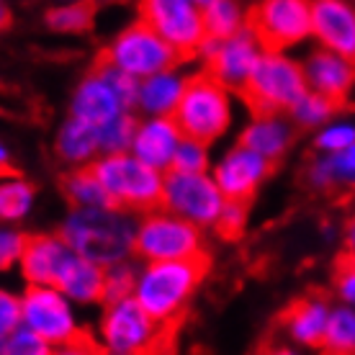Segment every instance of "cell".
Masks as SVG:
<instances>
[{"mask_svg":"<svg viewBox=\"0 0 355 355\" xmlns=\"http://www.w3.org/2000/svg\"><path fill=\"white\" fill-rule=\"evenodd\" d=\"M137 219L116 206L108 209H70L60 224L62 237L75 255L101 268L134 260Z\"/></svg>","mask_w":355,"mask_h":355,"instance_id":"cell-1","label":"cell"},{"mask_svg":"<svg viewBox=\"0 0 355 355\" xmlns=\"http://www.w3.org/2000/svg\"><path fill=\"white\" fill-rule=\"evenodd\" d=\"M209 263L198 260H175V263H139L134 302L162 327H173L204 281Z\"/></svg>","mask_w":355,"mask_h":355,"instance_id":"cell-2","label":"cell"},{"mask_svg":"<svg viewBox=\"0 0 355 355\" xmlns=\"http://www.w3.org/2000/svg\"><path fill=\"white\" fill-rule=\"evenodd\" d=\"M237 98L230 88L216 83L209 72L198 70L188 78L186 93L175 111V124L183 137L204 144H216L234 126Z\"/></svg>","mask_w":355,"mask_h":355,"instance_id":"cell-3","label":"cell"},{"mask_svg":"<svg viewBox=\"0 0 355 355\" xmlns=\"http://www.w3.org/2000/svg\"><path fill=\"white\" fill-rule=\"evenodd\" d=\"M90 170L98 178V183L103 186L111 206H116V209L129 211L134 216L160 209L165 175L142 165L129 152L98 157L90 165Z\"/></svg>","mask_w":355,"mask_h":355,"instance_id":"cell-4","label":"cell"},{"mask_svg":"<svg viewBox=\"0 0 355 355\" xmlns=\"http://www.w3.org/2000/svg\"><path fill=\"white\" fill-rule=\"evenodd\" d=\"M96 340L103 355H160L168 343V327L157 324L134 299H124L103 304Z\"/></svg>","mask_w":355,"mask_h":355,"instance_id":"cell-5","label":"cell"},{"mask_svg":"<svg viewBox=\"0 0 355 355\" xmlns=\"http://www.w3.org/2000/svg\"><path fill=\"white\" fill-rule=\"evenodd\" d=\"M306 90L302 60L288 52L266 49L242 90V98L250 114H288Z\"/></svg>","mask_w":355,"mask_h":355,"instance_id":"cell-6","label":"cell"},{"mask_svg":"<svg viewBox=\"0 0 355 355\" xmlns=\"http://www.w3.org/2000/svg\"><path fill=\"white\" fill-rule=\"evenodd\" d=\"M134 258L142 263H175L206 258L204 232L178 219L165 209L147 211L137 219Z\"/></svg>","mask_w":355,"mask_h":355,"instance_id":"cell-7","label":"cell"},{"mask_svg":"<svg viewBox=\"0 0 355 355\" xmlns=\"http://www.w3.org/2000/svg\"><path fill=\"white\" fill-rule=\"evenodd\" d=\"M101 62L142 83L157 72L178 67L183 60L168 42H162V36L150 24L137 18L126 24L119 34H114L101 54Z\"/></svg>","mask_w":355,"mask_h":355,"instance_id":"cell-8","label":"cell"},{"mask_svg":"<svg viewBox=\"0 0 355 355\" xmlns=\"http://www.w3.org/2000/svg\"><path fill=\"white\" fill-rule=\"evenodd\" d=\"M21 324L52 347L88 332L78 306L57 286H26L21 291Z\"/></svg>","mask_w":355,"mask_h":355,"instance_id":"cell-9","label":"cell"},{"mask_svg":"<svg viewBox=\"0 0 355 355\" xmlns=\"http://www.w3.org/2000/svg\"><path fill=\"white\" fill-rule=\"evenodd\" d=\"M227 198L214 183L211 173L188 175V173H165L160 209L175 214L178 219L193 224L198 230H214L222 216Z\"/></svg>","mask_w":355,"mask_h":355,"instance_id":"cell-10","label":"cell"},{"mask_svg":"<svg viewBox=\"0 0 355 355\" xmlns=\"http://www.w3.org/2000/svg\"><path fill=\"white\" fill-rule=\"evenodd\" d=\"M263 52L266 49L260 44L258 34L250 26H245L242 31H237L230 39H222V42L204 39V44L196 52V60L201 62V70L209 72L224 88H230L232 93H242Z\"/></svg>","mask_w":355,"mask_h":355,"instance_id":"cell-11","label":"cell"},{"mask_svg":"<svg viewBox=\"0 0 355 355\" xmlns=\"http://www.w3.org/2000/svg\"><path fill=\"white\" fill-rule=\"evenodd\" d=\"M250 28L263 49L291 52L311 39V3L306 0H263L250 6Z\"/></svg>","mask_w":355,"mask_h":355,"instance_id":"cell-12","label":"cell"},{"mask_svg":"<svg viewBox=\"0 0 355 355\" xmlns=\"http://www.w3.org/2000/svg\"><path fill=\"white\" fill-rule=\"evenodd\" d=\"M139 18L175 49L180 60L196 57L206 39L201 3L196 0H144L139 6Z\"/></svg>","mask_w":355,"mask_h":355,"instance_id":"cell-13","label":"cell"},{"mask_svg":"<svg viewBox=\"0 0 355 355\" xmlns=\"http://www.w3.org/2000/svg\"><path fill=\"white\" fill-rule=\"evenodd\" d=\"M270 173H273V162L242 147L240 142L227 147L211 165L214 183L219 186L224 198L234 204H248L270 178Z\"/></svg>","mask_w":355,"mask_h":355,"instance_id":"cell-14","label":"cell"},{"mask_svg":"<svg viewBox=\"0 0 355 355\" xmlns=\"http://www.w3.org/2000/svg\"><path fill=\"white\" fill-rule=\"evenodd\" d=\"M124 114H134V111L126 106L121 96L114 90V85L108 83L101 64H96L93 70L85 72L80 83L75 85V90H72L70 116L83 121V124H90L98 129V126L108 124V121H114V119Z\"/></svg>","mask_w":355,"mask_h":355,"instance_id":"cell-15","label":"cell"},{"mask_svg":"<svg viewBox=\"0 0 355 355\" xmlns=\"http://www.w3.org/2000/svg\"><path fill=\"white\" fill-rule=\"evenodd\" d=\"M311 39L320 49L335 52L355 62V3L314 0L311 3Z\"/></svg>","mask_w":355,"mask_h":355,"instance_id":"cell-16","label":"cell"},{"mask_svg":"<svg viewBox=\"0 0 355 355\" xmlns=\"http://www.w3.org/2000/svg\"><path fill=\"white\" fill-rule=\"evenodd\" d=\"M304 78H306V88L317 96L329 98L332 103L340 108L345 106L355 88V62L345 60L335 52L314 46L306 57L302 60Z\"/></svg>","mask_w":355,"mask_h":355,"instance_id":"cell-17","label":"cell"},{"mask_svg":"<svg viewBox=\"0 0 355 355\" xmlns=\"http://www.w3.org/2000/svg\"><path fill=\"white\" fill-rule=\"evenodd\" d=\"M70 245L60 237V232H42L28 234L18 270L24 275L26 286H57L62 270L72 260Z\"/></svg>","mask_w":355,"mask_h":355,"instance_id":"cell-18","label":"cell"},{"mask_svg":"<svg viewBox=\"0 0 355 355\" xmlns=\"http://www.w3.org/2000/svg\"><path fill=\"white\" fill-rule=\"evenodd\" d=\"M332 314V304L327 296L322 293H306L284 311L281 317V327L284 335L288 338L293 347L299 350H322L324 343V332H327V322Z\"/></svg>","mask_w":355,"mask_h":355,"instance_id":"cell-19","label":"cell"},{"mask_svg":"<svg viewBox=\"0 0 355 355\" xmlns=\"http://www.w3.org/2000/svg\"><path fill=\"white\" fill-rule=\"evenodd\" d=\"M180 142H183V132L178 129L175 119H144L142 116L137 119L129 155L165 175L173 168V157Z\"/></svg>","mask_w":355,"mask_h":355,"instance_id":"cell-20","label":"cell"},{"mask_svg":"<svg viewBox=\"0 0 355 355\" xmlns=\"http://www.w3.org/2000/svg\"><path fill=\"white\" fill-rule=\"evenodd\" d=\"M237 142L268 162H278L293 144L291 119L286 114H250Z\"/></svg>","mask_w":355,"mask_h":355,"instance_id":"cell-21","label":"cell"},{"mask_svg":"<svg viewBox=\"0 0 355 355\" xmlns=\"http://www.w3.org/2000/svg\"><path fill=\"white\" fill-rule=\"evenodd\" d=\"M188 78L191 75L178 64L142 80L134 111H139L144 119H173L180 106V98L186 93Z\"/></svg>","mask_w":355,"mask_h":355,"instance_id":"cell-22","label":"cell"},{"mask_svg":"<svg viewBox=\"0 0 355 355\" xmlns=\"http://www.w3.org/2000/svg\"><path fill=\"white\" fill-rule=\"evenodd\" d=\"M57 288L70 299L75 306H96L103 304L106 293V268L96 266L90 260L72 255L67 268L62 270Z\"/></svg>","mask_w":355,"mask_h":355,"instance_id":"cell-23","label":"cell"},{"mask_svg":"<svg viewBox=\"0 0 355 355\" xmlns=\"http://www.w3.org/2000/svg\"><path fill=\"white\" fill-rule=\"evenodd\" d=\"M54 152L62 165L70 170H85L101 157L98 150V134L96 126L83 124L78 119L67 116L54 137Z\"/></svg>","mask_w":355,"mask_h":355,"instance_id":"cell-24","label":"cell"},{"mask_svg":"<svg viewBox=\"0 0 355 355\" xmlns=\"http://www.w3.org/2000/svg\"><path fill=\"white\" fill-rule=\"evenodd\" d=\"M36 206V186L18 173H0V224L16 227L31 216Z\"/></svg>","mask_w":355,"mask_h":355,"instance_id":"cell-25","label":"cell"},{"mask_svg":"<svg viewBox=\"0 0 355 355\" xmlns=\"http://www.w3.org/2000/svg\"><path fill=\"white\" fill-rule=\"evenodd\" d=\"M306 183L317 191L355 188V144L340 155H317L306 168Z\"/></svg>","mask_w":355,"mask_h":355,"instance_id":"cell-26","label":"cell"},{"mask_svg":"<svg viewBox=\"0 0 355 355\" xmlns=\"http://www.w3.org/2000/svg\"><path fill=\"white\" fill-rule=\"evenodd\" d=\"M206 39H230L245 26H250V6L237 0H201Z\"/></svg>","mask_w":355,"mask_h":355,"instance_id":"cell-27","label":"cell"},{"mask_svg":"<svg viewBox=\"0 0 355 355\" xmlns=\"http://www.w3.org/2000/svg\"><path fill=\"white\" fill-rule=\"evenodd\" d=\"M62 193L70 209H108L111 206L106 191L90 168L70 170L62 180Z\"/></svg>","mask_w":355,"mask_h":355,"instance_id":"cell-28","label":"cell"},{"mask_svg":"<svg viewBox=\"0 0 355 355\" xmlns=\"http://www.w3.org/2000/svg\"><path fill=\"white\" fill-rule=\"evenodd\" d=\"M324 355H355V309L332 304V314L327 322L324 343H322Z\"/></svg>","mask_w":355,"mask_h":355,"instance_id":"cell-29","label":"cell"},{"mask_svg":"<svg viewBox=\"0 0 355 355\" xmlns=\"http://www.w3.org/2000/svg\"><path fill=\"white\" fill-rule=\"evenodd\" d=\"M338 114H340L338 103H332L329 98L317 96V93L306 90V93L296 101V106L288 111V119H291L293 126H302V129H314V132H320L322 126H327L329 121H335V116H338Z\"/></svg>","mask_w":355,"mask_h":355,"instance_id":"cell-30","label":"cell"},{"mask_svg":"<svg viewBox=\"0 0 355 355\" xmlns=\"http://www.w3.org/2000/svg\"><path fill=\"white\" fill-rule=\"evenodd\" d=\"M96 8L88 3H60L44 13V24L54 34H85L93 26Z\"/></svg>","mask_w":355,"mask_h":355,"instance_id":"cell-31","label":"cell"},{"mask_svg":"<svg viewBox=\"0 0 355 355\" xmlns=\"http://www.w3.org/2000/svg\"><path fill=\"white\" fill-rule=\"evenodd\" d=\"M134 129H137V116L124 114L108 121V124L98 126V150H101V157L106 155H126L132 150V139H134Z\"/></svg>","mask_w":355,"mask_h":355,"instance_id":"cell-32","label":"cell"},{"mask_svg":"<svg viewBox=\"0 0 355 355\" xmlns=\"http://www.w3.org/2000/svg\"><path fill=\"white\" fill-rule=\"evenodd\" d=\"M211 165H214L211 147L183 137V142L178 144V152L175 157H173V168L170 170L188 173V175H204V173H211Z\"/></svg>","mask_w":355,"mask_h":355,"instance_id":"cell-33","label":"cell"},{"mask_svg":"<svg viewBox=\"0 0 355 355\" xmlns=\"http://www.w3.org/2000/svg\"><path fill=\"white\" fill-rule=\"evenodd\" d=\"M353 144H355V121H350V119H335V121H329L327 126H322L320 132L314 134V150L320 152V155H324V157L340 155V152H345Z\"/></svg>","mask_w":355,"mask_h":355,"instance_id":"cell-34","label":"cell"},{"mask_svg":"<svg viewBox=\"0 0 355 355\" xmlns=\"http://www.w3.org/2000/svg\"><path fill=\"white\" fill-rule=\"evenodd\" d=\"M137 268H139V263H134V260H126V263L106 268V293H103V304L132 299L134 284H137Z\"/></svg>","mask_w":355,"mask_h":355,"instance_id":"cell-35","label":"cell"},{"mask_svg":"<svg viewBox=\"0 0 355 355\" xmlns=\"http://www.w3.org/2000/svg\"><path fill=\"white\" fill-rule=\"evenodd\" d=\"M21 327V293L0 286V345Z\"/></svg>","mask_w":355,"mask_h":355,"instance_id":"cell-36","label":"cell"},{"mask_svg":"<svg viewBox=\"0 0 355 355\" xmlns=\"http://www.w3.org/2000/svg\"><path fill=\"white\" fill-rule=\"evenodd\" d=\"M54 347L49 343L28 332L26 327H21L18 332H13L3 345H0V355H52Z\"/></svg>","mask_w":355,"mask_h":355,"instance_id":"cell-37","label":"cell"},{"mask_svg":"<svg viewBox=\"0 0 355 355\" xmlns=\"http://www.w3.org/2000/svg\"><path fill=\"white\" fill-rule=\"evenodd\" d=\"M26 240L28 234H24L18 227L0 224V270H10V268H16L21 263Z\"/></svg>","mask_w":355,"mask_h":355,"instance_id":"cell-38","label":"cell"},{"mask_svg":"<svg viewBox=\"0 0 355 355\" xmlns=\"http://www.w3.org/2000/svg\"><path fill=\"white\" fill-rule=\"evenodd\" d=\"M245 224H248V204H234V201H227L222 216L214 230L219 232L222 237H240L245 232Z\"/></svg>","mask_w":355,"mask_h":355,"instance_id":"cell-39","label":"cell"},{"mask_svg":"<svg viewBox=\"0 0 355 355\" xmlns=\"http://www.w3.org/2000/svg\"><path fill=\"white\" fill-rule=\"evenodd\" d=\"M335 296H338V304L355 309V270L347 260H343L335 270Z\"/></svg>","mask_w":355,"mask_h":355,"instance_id":"cell-40","label":"cell"},{"mask_svg":"<svg viewBox=\"0 0 355 355\" xmlns=\"http://www.w3.org/2000/svg\"><path fill=\"white\" fill-rule=\"evenodd\" d=\"M52 355H103V350L98 345L96 335L83 332L80 338H75V340H70V343H64V345L54 347Z\"/></svg>","mask_w":355,"mask_h":355,"instance_id":"cell-41","label":"cell"},{"mask_svg":"<svg viewBox=\"0 0 355 355\" xmlns=\"http://www.w3.org/2000/svg\"><path fill=\"white\" fill-rule=\"evenodd\" d=\"M258 355H309V353L293 347L291 343H268V345H263V350Z\"/></svg>","mask_w":355,"mask_h":355,"instance_id":"cell-42","label":"cell"},{"mask_svg":"<svg viewBox=\"0 0 355 355\" xmlns=\"http://www.w3.org/2000/svg\"><path fill=\"white\" fill-rule=\"evenodd\" d=\"M343 240H345L347 252L353 255V252H355V216H350V219H347L345 230H343Z\"/></svg>","mask_w":355,"mask_h":355,"instance_id":"cell-43","label":"cell"},{"mask_svg":"<svg viewBox=\"0 0 355 355\" xmlns=\"http://www.w3.org/2000/svg\"><path fill=\"white\" fill-rule=\"evenodd\" d=\"M10 168V150L8 144L0 139V173H6Z\"/></svg>","mask_w":355,"mask_h":355,"instance_id":"cell-44","label":"cell"},{"mask_svg":"<svg viewBox=\"0 0 355 355\" xmlns=\"http://www.w3.org/2000/svg\"><path fill=\"white\" fill-rule=\"evenodd\" d=\"M8 24H10V8L6 3H0V31L8 28Z\"/></svg>","mask_w":355,"mask_h":355,"instance_id":"cell-45","label":"cell"},{"mask_svg":"<svg viewBox=\"0 0 355 355\" xmlns=\"http://www.w3.org/2000/svg\"><path fill=\"white\" fill-rule=\"evenodd\" d=\"M347 263H350V268H353V270H355V252H353V255H347Z\"/></svg>","mask_w":355,"mask_h":355,"instance_id":"cell-46","label":"cell"}]
</instances>
